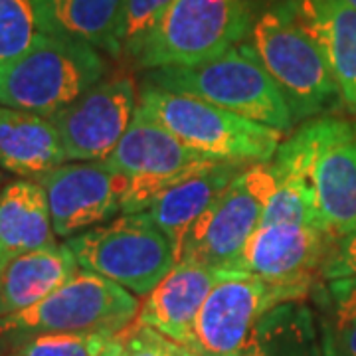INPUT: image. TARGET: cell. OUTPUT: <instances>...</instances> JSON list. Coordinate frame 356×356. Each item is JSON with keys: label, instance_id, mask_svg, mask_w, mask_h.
Returning a JSON list of instances; mask_svg holds the SVG:
<instances>
[{"label": "cell", "instance_id": "1", "mask_svg": "<svg viewBox=\"0 0 356 356\" xmlns=\"http://www.w3.org/2000/svg\"><path fill=\"white\" fill-rule=\"evenodd\" d=\"M248 44L280 88L293 123H305L341 107L329 64L293 13L289 0L255 16Z\"/></svg>", "mask_w": 356, "mask_h": 356}, {"label": "cell", "instance_id": "2", "mask_svg": "<svg viewBox=\"0 0 356 356\" xmlns=\"http://www.w3.org/2000/svg\"><path fill=\"white\" fill-rule=\"evenodd\" d=\"M139 109L170 131L186 147L214 163H269L280 149L283 133L222 109L180 91L143 81Z\"/></svg>", "mask_w": 356, "mask_h": 356}, {"label": "cell", "instance_id": "3", "mask_svg": "<svg viewBox=\"0 0 356 356\" xmlns=\"http://www.w3.org/2000/svg\"><path fill=\"white\" fill-rule=\"evenodd\" d=\"M143 81L180 91L281 133L295 125L280 88L242 42L214 60L196 65H175L145 72Z\"/></svg>", "mask_w": 356, "mask_h": 356}, {"label": "cell", "instance_id": "4", "mask_svg": "<svg viewBox=\"0 0 356 356\" xmlns=\"http://www.w3.org/2000/svg\"><path fill=\"white\" fill-rule=\"evenodd\" d=\"M254 20L252 0H172L129 62L145 72L202 64L245 42Z\"/></svg>", "mask_w": 356, "mask_h": 356}, {"label": "cell", "instance_id": "5", "mask_svg": "<svg viewBox=\"0 0 356 356\" xmlns=\"http://www.w3.org/2000/svg\"><path fill=\"white\" fill-rule=\"evenodd\" d=\"M105 74L99 50L42 34L22 58L0 72V105L50 117L103 81Z\"/></svg>", "mask_w": 356, "mask_h": 356}, {"label": "cell", "instance_id": "6", "mask_svg": "<svg viewBox=\"0 0 356 356\" xmlns=\"http://www.w3.org/2000/svg\"><path fill=\"white\" fill-rule=\"evenodd\" d=\"M139 309L125 287L81 269L34 307L0 318V337L119 334L137 321Z\"/></svg>", "mask_w": 356, "mask_h": 356}, {"label": "cell", "instance_id": "7", "mask_svg": "<svg viewBox=\"0 0 356 356\" xmlns=\"http://www.w3.org/2000/svg\"><path fill=\"white\" fill-rule=\"evenodd\" d=\"M67 248L81 269L149 295L177 266L172 245L149 212L123 214L67 238Z\"/></svg>", "mask_w": 356, "mask_h": 356}, {"label": "cell", "instance_id": "8", "mask_svg": "<svg viewBox=\"0 0 356 356\" xmlns=\"http://www.w3.org/2000/svg\"><path fill=\"white\" fill-rule=\"evenodd\" d=\"M105 163L127 178V191L121 204L123 214L149 212L151 204L163 192L216 165L178 140L139 109V105L127 133Z\"/></svg>", "mask_w": 356, "mask_h": 356}, {"label": "cell", "instance_id": "9", "mask_svg": "<svg viewBox=\"0 0 356 356\" xmlns=\"http://www.w3.org/2000/svg\"><path fill=\"white\" fill-rule=\"evenodd\" d=\"M315 287L280 283L245 271L224 269L196 318L198 356H238L255 323L269 309L303 301Z\"/></svg>", "mask_w": 356, "mask_h": 356}, {"label": "cell", "instance_id": "10", "mask_svg": "<svg viewBox=\"0 0 356 356\" xmlns=\"http://www.w3.org/2000/svg\"><path fill=\"white\" fill-rule=\"evenodd\" d=\"M275 177L269 163L243 168L188 232L180 259L226 269L259 228Z\"/></svg>", "mask_w": 356, "mask_h": 356}, {"label": "cell", "instance_id": "11", "mask_svg": "<svg viewBox=\"0 0 356 356\" xmlns=\"http://www.w3.org/2000/svg\"><path fill=\"white\" fill-rule=\"evenodd\" d=\"M139 105L131 77H113L88 89L48 119L56 127L67 161H105L127 133Z\"/></svg>", "mask_w": 356, "mask_h": 356}, {"label": "cell", "instance_id": "12", "mask_svg": "<svg viewBox=\"0 0 356 356\" xmlns=\"http://www.w3.org/2000/svg\"><path fill=\"white\" fill-rule=\"evenodd\" d=\"M44 188L56 236L72 238L121 212L127 178L105 161L72 163L36 177Z\"/></svg>", "mask_w": 356, "mask_h": 356}, {"label": "cell", "instance_id": "13", "mask_svg": "<svg viewBox=\"0 0 356 356\" xmlns=\"http://www.w3.org/2000/svg\"><path fill=\"white\" fill-rule=\"evenodd\" d=\"M331 245V236L315 226L289 222L261 224L226 269L315 287Z\"/></svg>", "mask_w": 356, "mask_h": 356}, {"label": "cell", "instance_id": "14", "mask_svg": "<svg viewBox=\"0 0 356 356\" xmlns=\"http://www.w3.org/2000/svg\"><path fill=\"white\" fill-rule=\"evenodd\" d=\"M222 273L224 269L180 259L166 273L165 280L147 295L139 309L137 323L163 332L196 353V318Z\"/></svg>", "mask_w": 356, "mask_h": 356}, {"label": "cell", "instance_id": "15", "mask_svg": "<svg viewBox=\"0 0 356 356\" xmlns=\"http://www.w3.org/2000/svg\"><path fill=\"white\" fill-rule=\"evenodd\" d=\"M311 182L318 222L332 240L356 228V123L341 119L318 151Z\"/></svg>", "mask_w": 356, "mask_h": 356}, {"label": "cell", "instance_id": "16", "mask_svg": "<svg viewBox=\"0 0 356 356\" xmlns=\"http://www.w3.org/2000/svg\"><path fill=\"white\" fill-rule=\"evenodd\" d=\"M323 51L346 111L356 115V8L346 0H289Z\"/></svg>", "mask_w": 356, "mask_h": 356}, {"label": "cell", "instance_id": "17", "mask_svg": "<svg viewBox=\"0 0 356 356\" xmlns=\"http://www.w3.org/2000/svg\"><path fill=\"white\" fill-rule=\"evenodd\" d=\"M243 168L245 165L238 163H216L165 191L151 204L149 214L168 238L177 264L182 257V248L192 226L226 192L229 182Z\"/></svg>", "mask_w": 356, "mask_h": 356}, {"label": "cell", "instance_id": "18", "mask_svg": "<svg viewBox=\"0 0 356 356\" xmlns=\"http://www.w3.org/2000/svg\"><path fill=\"white\" fill-rule=\"evenodd\" d=\"M56 245L50 208L36 180H14L0 191V271L26 254Z\"/></svg>", "mask_w": 356, "mask_h": 356}, {"label": "cell", "instance_id": "19", "mask_svg": "<svg viewBox=\"0 0 356 356\" xmlns=\"http://www.w3.org/2000/svg\"><path fill=\"white\" fill-rule=\"evenodd\" d=\"M125 0H38L44 34L83 42L111 58H123L121 24Z\"/></svg>", "mask_w": 356, "mask_h": 356}, {"label": "cell", "instance_id": "20", "mask_svg": "<svg viewBox=\"0 0 356 356\" xmlns=\"http://www.w3.org/2000/svg\"><path fill=\"white\" fill-rule=\"evenodd\" d=\"M65 161L62 139L48 117L0 105V166L36 178Z\"/></svg>", "mask_w": 356, "mask_h": 356}, {"label": "cell", "instance_id": "21", "mask_svg": "<svg viewBox=\"0 0 356 356\" xmlns=\"http://www.w3.org/2000/svg\"><path fill=\"white\" fill-rule=\"evenodd\" d=\"M79 271L67 243H56L14 259L0 271V318L26 311Z\"/></svg>", "mask_w": 356, "mask_h": 356}, {"label": "cell", "instance_id": "22", "mask_svg": "<svg viewBox=\"0 0 356 356\" xmlns=\"http://www.w3.org/2000/svg\"><path fill=\"white\" fill-rule=\"evenodd\" d=\"M238 356H323L317 318L303 301L269 309L245 339Z\"/></svg>", "mask_w": 356, "mask_h": 356}, {"label": "cell", "instance_id": "23", "mask_svg": "<svg viewBox=\"0 0 356 356\" xmlns=\"http://www.w3.org/2000/svg\"><path fill=\"white\" fill-rule=\"evenodd\" d=\"M323 356H356V280L315 285Z\"/></svg>", "mask_w": 356, "mask_h": 356}, {"label": "cell", "instance_id": "24", "mask_svg": "<svg viewBox=\"0 0 356 356\" xmlns=\"http://www.w3.org/2000/svg\"><path fill=\"white\" fill-rule=\"evenodd\" d=\"M42 34L38 0H0V72L22 58Z\"/></svg>", "mask_w": 356, "mask_h": 356}, {"label": "cell", "instance_id": "25", "mask_svg": "<svg viewBox=\"0 0 356 356\" xmlns=\"http://www.w3.org/2000/svg\"><path fill=\"white\" fill-rule=\"evenodd\" d=\"M119 334H40L20 344L8 356H121Z\"/></svg>", "mask_w": 356, "mask_h": 356}, {"label": "cell", "instance_id": "26", "mask_svg": "<svg viewBox=\"0 0 356 356\" xmlns=\"http://www.w3.org/2000/svg\"><path fill=\"white\" fill-rule=\"evenodd\" d=\"M172 0H125L121 24V50L123 58H131L140 42L151 34L159 20L165 16Z\"/></svg>", "mask_w": 356, "mask_h": 356}, {"label": "cell", "instance_id": "27", "mask_svg": "<svg viewBox=\"0 0 356 356\" xmlns=\"http://www.w3.org/2000/svg\"><path fill=\"white\" fill-rule=\"evenodd\" d=\"M121 356H198L192 348L168 339L163 332L147 325L133 323L123 331V355Z\"/></svg>", "mask_w": 356, "mask_h": 356}, {"label": "cell", "instance_id": "28", "mask_svg": "<svg viewBox=\"0 0 356 356\" xmlns=\"http://www.w3.org/2000/svg\"><path fill=\"white\" fill-rule=\"evenodd\" d=\"M321 280H356V228L332 240L331 250L321 267Z\"/></svg>", "mask_w": 356, "mask_h": 356}, {"label": "cell", "instance_id": "29", "mask_svg": "<svg viewBox=\"0 0 356 356\" xmlns=\"http://www.w3.org/2000/svg\"><path fill=\"white\" fill-rule=\"evenodd\" d=\"M346 2H348V4H353V6L356 8V0H346Z\"/></svg>", "mask_w": 356, "mask_h": 356}]
</instances>
